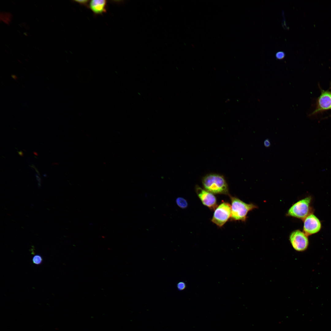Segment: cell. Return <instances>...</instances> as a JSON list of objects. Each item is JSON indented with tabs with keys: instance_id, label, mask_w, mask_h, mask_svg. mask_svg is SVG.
<instances>
[{
	"instance_id": "obj_17",
	"label": "cell",
	"mask_w": 331,
	"mask_h": 331,
	"mask_svg": "<svg viewBox=\"0 0 331 331\" xmlns=\"http://www.w3.org/2000/svg\"><path fill=\"white\" fill-rule=\"evenodd\" d=\"M18 153L20 156H23V153L21 151L20 152H18Z\"/></svg>"
},
{
	"instance_id": "obj_10",
	"label": "cell",
	"mask_w": 331,
	"mask_h": 331,
	"mask_svg": "<svg viewBox=\"0 0 331 331\" xmlns=\"http://www.w3.org/2000/svg\"><path fill=\"white\" fill-rule=\"evenodd\" d=\"M12 14L8 12H2L0 13V20L7 24H9L12 19Z\"/></svg>"
},
{
	"instance_id": "obj_3",
	"label": "cell",
	"mask_w": 331,
	"mask_h": 331,
	"mask_svg": "<svg viewBox=\"0 0 331 331\" xmlns=\"http://www.w3.org/2000/svg\"><path fill=\"white\" fill-rule=\"evenodd\" d=\"M311 199V197L308 196L295 203L288 210L287 215L303 220L311 214L310 206Z\"/></svg>"
},
{
	"instance_id": "obj_1",
	"label": "cell",
	"mask_w": 331,
	"mask_h": 331,
	"mask_svg": "<svg viewBox=\"0 0 331 331\" xmlns=\"http://www.w3.org/2000/svg\"><path fill=\"white\" fill-rule=\"evenodd\" d=\"M202 182L204 189L213 194L230 195L227 184L222 175L207 174L203 177Z\"/></svg>"
},
{
	"instance_id": "obj_12",
	"label": "cell",
	"mask_w": 331,
	"mask_h": 331,
	"mask_svg": "<svg viewBox=\"0 0 331 331\" xmlns=\"http://www.w3.org/2000/svg\"><path fill=\"white\" fill-rule=\"evenodd\" d=\"M32 262L35 265H39L42 263L43 258L41 255L36 254L34 255L32 258Z\"/></svg>"
},
{
	"instance_id": "obj_13",
	"label": "cell",
	"mask_w": 331,
	"mask_h": 331,
	"mask_svg": "<svg viewBox=\"0 0 331 331\" xmlns=\"http://www.w3.org/2000/svg\"><path fill=\"white\" fill-rule=\"evenodd\" d=\"M186 287V285L185 282L181 281L178 282L177 284V290L179 291H182L185 290Z\"/></svg>"
},
{
	"instance_id": "obj_14",
	"label": "cell",
	"mask_w": 331,
	"mask_h": 331,
	"mask_svg": "<svg viewBox=\"0 0 331 331\" xmlns=\"http://www.w3.org/2000/svg\"><path fill=\"white\" fill-rule=\"evenodd\" d=\"M276 57L277 59H282L284 58L285 54L284 52L280 51L277 52L276 54Z\"/></svg>"
},
{
	"instance_id": "obj_8",
	"label": "cell",
	"mask_w": 331,
	"mask_h": 331,
	"mask_svg": "<svg viewBox=\"0 0 331 331\" xmlns=\"http://www.w3.org/2000/svg\"><path fill=\"white\" fill-rule=\"evenodd\" d=\"M303 232L308 236L318 232L321 229V223L318 218L310 214L303 220Z\"/></svg>"
},
{
	"instance_id": "obj_16",
	"label": "cell",
	"mask_w": 331,
	"mask_h": 331,
	"mask_svg": "<svg viewBox=\"0 0 331 331\" xmlns=\"http://www.w3.org/2000/svg\"><path fill=\"white\" fill-rule=\"evenodd\" d=\"M264 143V146L266 147H269L271 145V143L270 140L268 139H267L265 140Z\"/></svg>"
},
{
	"instance_id": "obj_5",
	"label": "cell",
	"mask_w": 331,
	"mask_h": 331,
	"mask_svg": "<svg viewBox=\"0 0 331 331\" xmlns=\"http://www.w3.org/2000/svg\"><path fill=\"white\" fill-rule=\"evenodd\" d=\"M289 240L293 249L297 252L304 251L308 247V236L300 230L292 231L290 235Z\"/></svg>"
},
{
	"instance_id": "obj_7",
	"label": "cell",
	"mask_w": 331,
	"mask_h": 331,
	"mask_svg": "<svg viewBox=\"0 0 331 331\" xmlns=\"http://www.w3.org/2000/svg\"><path fill=\"white\" fill-rule=\"evenodd\" d=\"M196 194L203 204L211 210H215L217 206L216 197L213 193L198 186L195 188Z\"/></svg>"
},
{
	"instance_id": "obj_6",
	"label": "cell",
	"mask_w": 331,
	"mask_h": 331,
	"mask_svg": "<svg viewBox=\"0 0 331 331\" xmlns=\"http://www.w3.org/2000/svg\"><path fill=\"white\" fill-rule=\"evenodd\" d=\"M320 89V95L317 100L315 108L311 115L331 110V89Z\"/></svg>"
},
{
	"instance_id": "obj_18",
	"label": "cell",
	"mask_w": 331,
	"mask_h": 331,
	"mask_svg": "<svg viewBox=\"0 0 331 331\" xmlns=\"http://www.w3.org/2000/svg\"><path fill=\"white\" fill-rule=\"evenodd\" d=\"M33 153H34V154H35V155H38V154H37V153H36V152H33Z\"/></svg>"
},
{
	"instance_id": "obj_15",
	"label": "cell",
	"mask_w": 331,
	"mask_h": 331,
	"mask_svg": "<svg viewBox=\"0 0 331 331\" xmlns=\"http://www.w3.org/2000/svg\"><path fill=\"white\" fill-rule=\"evenodd\" d=\"M75 1L81 5L87 6L89 1L88 0H75Z\"/></svg>"
},
{
	"instance_id": "obj_4",
	"label": "cell",
	"mask_w": 331,
	"mask_h": 331,
	"mask_svg": "<svg viewBox=\"0 0 331 331\" xmlns=\"http://www.w3.org/2000/svg\"><path fill=\"white\" fill-rule=\"evenodd\" d=\"M231 212V205L223 202L214 210L211 221L218 226L222 227L230 218Z\"/></svg>"
},
{
	"instance_id": "obj_9",
	"label": "cell",
	"mask_w": 331,
	"mask_h": 331,
	"mask_svg": "<svg viewBox=\"0 0 331 331\" xmlns=\"http://www.w3.org/2000/svg\"><path fill=\"white\" fill-rule=\"evenodd\" d=\"M107 2L104 0H92L89 2V7L96 15L101 14L106 11Z\"/></svg>"
},
{
	"instance_id": "obj_2",
	"label": "cell",
	"mask_w": 331,
	"mask_h": 331,
	"mask_svg": "<svg viewBox=\"0 0 331 331\" xmlns=\"http://www.w3.org/2000/svg\"><path fill=\"white\" fill-rule=\"evenodd\" d=\"M229 196L231 201V221L245 222L248 212L257 208V206L253 204H247L236 197L230 195Z\"/></svg>"
},
{
	"instance_id": "obj_11",
	"label": "cell",
	"mask_w": 331,
	"mask_h": 331,
	"mask_svg": "<svg viewBox=\"0 0 331 331\" xmlns=\"http://www.w3.org/2000/svg\"><path fill=\"white\" fill-rule=\"evenodd\" d=\"M177 205L181 209L186 208L188 206V203L187 200L182 197H178L176 200Z\"/></svg>"
}]
</instances>
